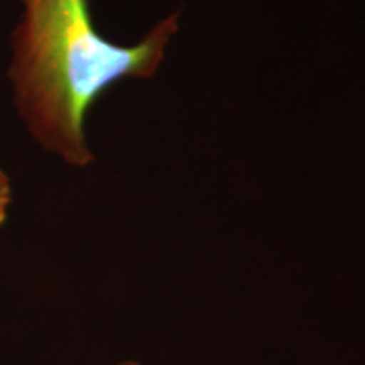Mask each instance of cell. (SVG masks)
Instances as JSON below:
<instances>
[{
    "mask_svg": "<svg viewBox=\"0 0 365 365\" xmlns=\"http://www.w3.org/2000/svg\"><path fill=\"white\" fill-rule=\"evenodd\" d=\"M120 365H140V364H137V362H124V364H120Z\"/></svg>",
    "mask_w": 365,
    "mask_h": 365,
    "instance_id": "obj_3",
    "label": "cell"
},
{
    "mask_svg": "<svg viewBox=\"0 0 365 365\" xmlns=\"http://www.w3.org/2000/svg\"><path fill=\"white\" fill-rule=\"evenodd\" d=\"M12 200V186H11V178L4 168L0 166V227L6 222L7 218V210Z\"/></svg>",
    "mask_w": 365,
    "mask_h": 365,
    "instance_id": "obj_2",
    "label": "cell"
},
{
    "mask_svg": "<svg viewBox=\"0 0 365 365\" xmlns=\"http://www.w3.org/2000/svg\"><path fill=\"white\" fill-rule=\"evenodd\" d=\"M11 34L12 105L27 134L66 164L93 163L85 122L100 95L125 78H153L180 26V12L139 43H110L95 29L90 0H19Z\"/></svg>",
    "mask_w": 365,
    "mask_h": 365,
    "instance_id": "obj_1",
    "label": "cell"
}]
</instances>
